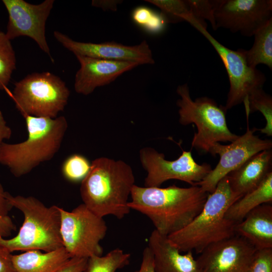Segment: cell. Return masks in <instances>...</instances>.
Masks as SVG:
<instances>
[{
	"label": "cell",
	"instance_id": "obj_34",
	"mask_svg": "<svg viewBox=\"0 0 272 272\" xmlns=\"http://www.w3.org/2000/svg\"><path fill=\"white\" fill-rule=\"evenodd\" d=\"M133 272H154L153 256L148 247H146L143 251L140 268Z\"/></svg>",
	"mask_w": 272,
	"mask_h": 272
},
{
	"label": "cell",
	"instance_id": "obj_20",
	"mask_svg": "<svg viewBox=\"0 0 272 272\" xmlns=\"http://www.w3.org/2000/svg\"><path fill=\"white\" fill-rule=\"evenodd\" d=\"M71 258L62 247L49 252L28 250L12 258L15 272H58Z\"/></svg>",
	"mask_w": 272,
	"mask_h": 272
},
{
	"label": "cell",
	"instance_id": "obj_27",
	"mask_svg": "<svg viewBox=\"0 0 272 272\" xmlns=\"http://www.w3.org/2000/svg\"><path fill=\"white\" fill-rule=\"evenodd\" d=\"M161 10L167 23H176L187 20L191 17L186 0H147Z\"/></svg>",
	"mask_w": 272,
	"mask_h": 272
},
{
	"label": "cell",
	"instance_id": "obj_16",
	"mask_svg": "<svg viewBox=\"0 0 272 272\" xmlns=\"http://www.w3.org/2000/svg\"><path fill=\"white\" fill-rule=\"evenodd\" d=\"M76 56L80 68L75 75L74 89L83 95H89L97 88L109 84L122 74L139 65L133 62Z\"/></svg>",
	"mask_w": 272,
	"mask_h": 272
},
{
	"label": "cell",
	"instance_id": "obj_15",
	"mask_svg": "<svg viewBox=\"0 0 272 272\" xmlns=\"http://www.w3.org/2000/svg\"><path fill=\"white\" fill-rule=\"evenodd\" d=\"M53 36L64 48L76 55L113 61H129L139 65L154 63L152 50L146 40L134 46L116 42L99 43L79 42L54 31Z\"/></svg>",
	"mask_w": 272,
	"mask_h": 272
},
{
	"label": "cell",
	"instance_id": "obj_8",
	"mask_svg": "<svg viewBox=\"0 0 272 272\" xmlns=\"http://www.w3.org/2000/svg\"><path fill=\"white\" fill-rule=\"evenodd\" d=\"M62 246L71 257L88 258L103 253L101 241L107 227L103 218L90 211L84 203L72 211L59 208Z\"/></svg>",
	"mask_w": 272,
	"mask_h": 272
},
{
	"label": "cell",
	"instance_id": "obj_32",
	"mask_svg": "<svg viewBox=\"0 0 272 272\" xmlns=\"http://www.w3.org/2000/svg\"><path fill=\"white\" fill-rule=\"evenodd\" d=\"M88 258L72 257L58 272H85Z\"/></svg>",
	"mask_w": 272,
	"mask_h": 272
},
{
	"label": "cell",
	"instance_id": "obj_17",
	"mask_svg": "<svg viewBox=\"0 0 272 272\" xmlns=\"http://www.w3.org/2000/svg\"><path fill=\"white\" fill-rule=\"evenodd\" d=\"M154 260V272H198L192 251L182 254L166 236L154 230L148 246Z\"/></svg>",
	"mask_w": 272,
	"mask_h": 272
},
{
	"label": "cell",
	"instance_id": "obj_14",
	"mask_svg": "<svg viewBox=\"0 0 272 272\" xmlns=\"http://www.w3.org/2000/svg\"><path fill=\"white\" fill-rule=\"evenodd\" d=\"M256 250L236 235L211 244L196 259L198 272H246Z\"/></svg>",
	"mask_w": 272,
	"mask_h": 272
},
{
	"label": "cell",
	"instance_id": "obj_30",
	"mask_svg": "<svg viewBox=\"0 0 272 272\" xmlns=\"http://www.w3.org/2000/svg\"><path fill=\"white\" fill-rule=\"evenodd\" d=\"M12 208L7 197V191L0 182V238H6L16 230V225L9 215Z\"/></svg>",
	"mask_w": 272,
	"mask_h": 272
},
{
	"label": "cell",
	"instance_id": "obj_13",
	"mask_svg": "<svg viewBox=\"0 0 272 272\" xmlns=\"http://www.w3.org/2000/svg\"><path fill=\"white\" fill-rule=\"evenodd\" d=\"M214 18L216 29L251 37L272 20V1L219 0Z\"/></svg>",
	"mask_w": 272,
	"mask_h": 272
},
{
	"label": "cell",
	"instance_id": "obj_29",
	"mask_svg": "<svg viewBox=\"0 0 272 272\" xmlns=\"http://www.w3.org/2000/svg\"><path fill=\"white\" fill-rule=\"evenodd\" d=\"M191 17L198 20L209 21L214 30L216 27L214 12L219 0H186Z\"/></svg>",
	"mask_w": 272,
	"mask_h": 272
},
{
	"label": "cell",
	"instance_id": "obj_2",
	"mask_svg": "<svg viewBox=\"0 0 272 272\" xmlns=\"http://www.w3.org/2000/svg\"><path fill=\"white\" fill-rule=\"evenodd\" d=\"M134 181L132 168L123 161L96 158L81 183L83 203L100 217L111 215L122 219L130 211L128 198Z\"/></svg>",
	"mask_w": 272,
	"mask_h": 272
},
{
	"label": "cell",
	"instance_id": "obj_36",
	"mask_svg": "<svg viewBox=\"0 0 272 272\" xmlns=\"http://www.w3.org/2000/svg\"><path fill=\"white\" fill-rule=\"evenodd\" d=\"M120 1H97L93 0L92 5L101 8L104 10L116 11L117 6L120 4Z\"/></svg>",
	"mask_w": 272,
	"mask_h": 272
},
{
	"label": "cell",
	"instance_id": "obj_33",
	"mask_svg": "<svg viewBox=\"0 0 272 272\" xmlns=\"http://www.w3.org/2000/svg\"><path fill=\"white\" fill-rule=\"evenodd\" d=\"M12 255L11 252L0 243V272H15Z\"/></svg>",
	"mask_w": 272,
	"mask_h": 272
},
{
	"label": "cell",
	"instance_id": "obj_19",
	"mask_svg": "<svg viewBox=\"0 0 272 272\" xmlns=\"http://www.w3.org/2000/svg\"><path fill=\"white\" fill-rule=\"evenodd\" d=\"M235 233L256 249L272 248L271 205L263 203L252 210L236 224Z\"/></svg>",
	"mask_w": 272,
	"mask_h": 272
},
{
	"label": "cell",
	"instance_id": "obj_4",
	"mask_svg": "<svg viewBox=\"0 0 272 272\" xmlns=\"http://www.w3.org/2000/svg\"><path fill=\"white\" fill-rule=\"evenodd\" d=\"M27 139L21 143L4 142L0 164L16 177L30 173L41 163L51 160L60 148L68 123L63 116L55 118L23 115Z\"/></svg>",
	"mask_w": 272,
	"mask_h": 272
},
{
	"label": "cell",
	"instance_id": "obj_5",
	"mask_svg": "<svg viewBox=\"0 0 272 272\" xmlns=\"http://www.w3.org/2000/svg\"><path fill=\"white\" fill-rule=\"evenodd\" d=\"M13 207L24 215V222L17 235L12 238H0V243L10 252L42 250L49 252L62 246L60 235V207L45 206L32 196H13L7 192Z\"/></svg>",
	"mask_w": 272,
	"mask_h": 272
},
{
	"label": "cell",
	"instance_id": "obj_3",
	"mask_svg": "<svg viewBox=\"0 0 272 272\" xmlns=\"http://www.w3.org/2000/svg\"><path fill=\"white\" fill-rule=\"evenodd\" d=\"M241 197L230 187L227 176L209 194L201 212L188 225L168 236L180 252L200 254L209 245L235 235L237 223L226 217L229 208Z\"/></svg>",
	"mask_w": 272,
	"mask_h": 272
},
{
	"label": "cell",
	"instance_id": "obj_26",
	"mask_svg": "<svg viewBox=\"0 0 272 272\" xmlns=\"http://www.w3.org/2000/svg\"><path fill=\"white\" fill-rule=\"evenodd\" d=\"M16 67L15 52L5 33L0 31V90H6Z\"/></svg>",
	"mask_w": 272,
	"mask_h": 272
},
{
	"label": "cell",
	"instance_id": "obj_10",
	"mask_svg": "<svg viewBox=\"0 0 272 272\" xmlns=\"http://www.w3.org/2000/svg\"><path fill=\"white\" fill-rule=\"evenodd\" d=\"M139 156L143 167L147 172L146 187H160L163 183L171 179L182 181L194 186L212 170L208 163H197L190 151H183L178 158L169 161L163 153L152 148L145 147L141 149Z\"/></svg>",
	"mask_w": 272,
	"mask_h": 272
},
{
	"label": "cell",
	"instance_id": "obj_12",
	"mask_svg": "<svg viewBox=\"0 0 272 272\" xmlns=\"http://www.w3.org/2000/svg\"><path fill=\"white\" fill-rule=\"evenodd\" d=\"M2 3L9 15L7 38L11 40L20 36L30 37L54 62L46 41L45 25L54 1L45 0L38 5L24 0H3Z\"/></svg>",
	"mask_w": 272,
	"mask_h": 272
},
{
	"label": "cell",
	"instance_id": "obj_1",
	"mask_svg": "<svg viewBox=\"0 0 272 272\" xmlns=\"http://www.w3.org/2000/svg\"><path fill=\"white\" fill-rule=\"evenodd\" d=\"M209 194L197 185L161 188L134 185L128 206L147 216L155 230L168 236L193 220L202 209Z\"/></svg>",
	"mask_w": 272,
	"mask_h": 272
},
{
	"label": "cell",
	"instance_id": "obj_11",
	"mask_svg": "<svg viewBox=\"0 0 272 272\" xmlns=\"http://www.w3.org/2000/svg\"><path fill=\"white\" fill-rule=\"evenodd\" d=\"M248 117L246 115L247 127L244 134L238 135L229 145L216 143L212 145L209 153L213 156L219 155L220 160L215 168L194 186H199L206 192L211 193L223 178L238 168L250 157L261 151L271 149V140H263L255 135L257 128H249Z\"/></svg>",
	"mask_w": 272,
	"mask_h": 272
},
{
	"label": "cell",
	"instance_id": "obj_24",
	"mask_svg": "<svg viewBox=\"0 0 272 272\" xmlns=\"http://www.w3.org/2000/svg\"><path fill=\"white\" fill-rule=\"evenodd\" d=\"M246 114L255 111L260 112L264 116L265 126L258 129L262 133L268 137L272 135V98L262 88L257 89L250 94L243 101Z\"/></svg>",
	"mask_w": 272,
	"mask_h": 272
},
{
	"label": "cell",
	"instance_id": "obj_35",
	"mask_svg": "<svg viewBox=\"0 0 272 272\" xmlns=\"http://www.w3.org/2000/svg\"><path fill=\"white\" fill-rule=\"evenodd\" d=\"M12 134V129L7 125L3 114L0 110V148L5 140H8L11 138Z\"/></svg>",
	"mask_w": 272,
	"mask_h": 272
},
{
	"label": "cell",
	"instance_id": "obj_22",
	"mask_svg": "<svg viewBox=\"0 0 272 272\" xmlns=\"http://www.w3.org/2000/svg\"><path fill=\"white\" fill-rule=\"evenodd\" d=\"M254 40L249 50L242 49L248 65L253 68L259 64L272 69V20L254 35Z\"/></svg>",
	"mask_w": 272,
	"mask_h": 272
},
{
	"label": "cell",
	"instance_id": "obj_9",
	"mask_svg": "<svg viewBox=\"0 0 272 272\" xmlns=\"http://www.w3.org/2000/svg\"><path fill=\"white\" fill-rule=\"evenodd\" d=\"M209 41L222 61L227 71L230 88L226 105L227 110L243 102L253 91L262 88L265 75L256 68L249 66L241 48L233 50L214 38L202 25L193 26Z\"/></svg>",
	"mask_w": 272,
	"mask_h": 272
},
{
	"label": "cell",
	"instance_id": "obj_23",
	"mask_svg": "<svg viewBox=\"0 0 272 272\" xmlns=\"http://www.w3.org/2000/svg\"><path fill=\"white\" fill-rule=\"evenodd\" d=\"M130 254L115 248L106 255H94L88 258L85 272H116L127 265Z\"/></svg>",
	"mask_w": 272,
	"mask_h": 272
},
{
	"label": "cell",
	"instance_id": "obj_7",
	"mask_svg": "<svg viewBox=\"0 0 272 272\" xmlns=\"http://www.w3.org/2000/svg\"><path fill=\"white\" fill-rule=\"evenodd\" d=\"M14 86L11 97L22 115L55 118L70 95L65 83L49 72L29 74Z\"/></svg>",
	"mask_w": 272,
	"mask_h": 272
},
{
	"label": "cell",
	"instance_id": "obj_31",
	"mask_svg": "<svg viewBox=\"0 0 272 272\" xmlns=\"http://www.w3.org/2000/svg\"><path fill=\"white\" fill-rule=\"evenodd\" d=\"M246 272H272V248L257 249Z\"/></svg>",
	"mask_w": 272,
	"mask_h": 272
},
{
	"label": "cell",
	"instance_id": "obj_18",
	"mask_svg": "<svg viewBox=\"0 0 272 272\" xmlns=\"http://www.w3.org/2000/svg\"><path fill=\"white\" fill-rule=\"evenodd\" d=\"M272 151H261L227 176L232 191L240 197L256 187L271 171Z\"/></svg>",
	"mask_w": 272,
	"mask_h": 272
},
{
	"label": "cell",
	"instance_id": "obj_25",
	"mask_svg": "<svg viewBox=\"0 0 272 272\" xmlns=\"http://www.w3.org/2000/svg\"><path fill=\"white\" fill-rule=\"evenodd\" d=\"M131 19L144 31L153 35L161 33L167 24L161 13L144 6L137 7L132 11Z\"/></svg>",
	"mask_w": 272,
	"mask_h": 272
},
{
	"label": "cell",
	"instance_id": "obj_28",
	"mask_svg": "<svg viewBox=\"0 0 272 272\" xmlns=\"http://www.w3.org/2000/svg\"><path fill=\"white\" fill-rule=\"evenodd\" d=\"M91 163L84 156L75 154L63 161L61 173L64 178L72 183L81 182L89 173Z\"/></svg>",
	"mask_w": 272,
	"mask_h": 272
},
{
	"label": "cell",
	"instance_id": "obj_21",
	"mask_svg": "<svg viewBox=\"0 0 272 272\" xmlns=\"http://www.w3.org/2000/svg\"><path fill=\"white\" fill-rule=\"evenodd\" d=\"M272 201V172L267 174L255 188L234 202L228 209L226 217L236 223L241 222L252 210Z\"/></svg>",
	"mask_w": 272,
	"mask_h": 272
},
{
	"label": "cell",
	"instance_id": "obj_6",
	"mask_svg": "<svg viewBox=\"0 0 272 272\" xmlns=\"http://www.w3.org/2000/svg\"><path fill=\"white\" fill-rule=\"evenodd\" d=\"M176 92L180 96L177 101L179 107V121L183 125L194 124L197 128L191 142V147L206 153L212 145L219 142H232L238 135L229 129L224 106L208 97L193 100L187 84L178 86Z\"/></svg>",
	"mask_w": 272,
	"mask_h": 272
}]
</instances>
